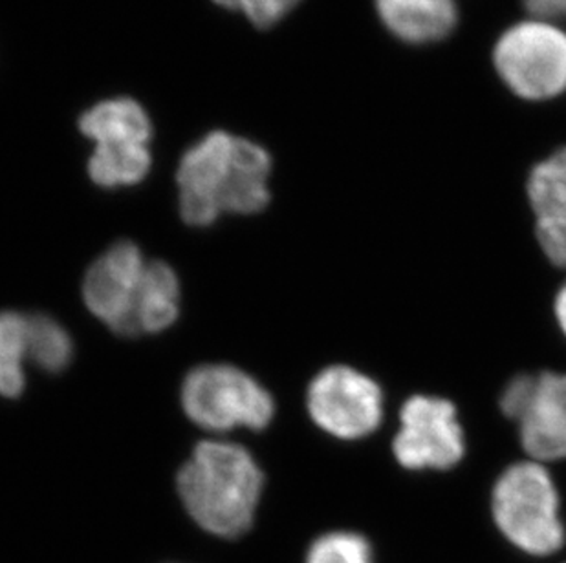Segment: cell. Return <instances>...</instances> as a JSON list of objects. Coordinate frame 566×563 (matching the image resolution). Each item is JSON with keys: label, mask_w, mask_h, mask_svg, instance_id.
Here are the masks:
<instances>
[{"label": "cell", "mask_w": 566, "mask_h": 563, "mask_svg": "<svg viewBox=\"0 0 566 563\" xmlns=\"http://www.w3.org/2000/svg\"><path fill=\"white\" fill-rule=\"evenodd\" d=\"M493 59L515 96L545 102L566 91V33L554 22H518L501 35Z\"/></svg>", "instance_id": "8992f818"}, {"label": "cell", "mask_w": 566, "mask_h": 563, "mask_svg": "<svg viewBox=\"0 0 566 563\" xmlns=\"http://www.w3.org/2000/svg\"><path fill=\"white\" fill-rule=\"evenodd\" d=\"M556 319L557 325L562 328L563 333L566 336V282L565 286L559 289L556 297Z\"/></svg>", "instance_id": "ffe728a7"}, {"label": "cell", "mask_w": 566, "mask_h": 563, "mask_svg": "<svg viewBox=\"0 0 566 563\" xmlns=\"http://www.w3.org/2000/svg\"><path fill=\"white\" fill-rule=\"evenodd\" d=\"M305 563H378L375 545L356 531H331L315 538Z\"/></svg>", "instance_id": "2e32d148"}, {"label": "cell", "mask_w": 566, "mask_h": 563, "mask_svg": "<svg viewBox=\"0 0 566 563\" xmlns=\"http://www.w3.org/2000/svg\"><path fill=\"white\" fill-rule=\"evenodd\" d=\"M28 359V317L0 314V395L17 397L24 390L22 361Z\"/></svg>", "instance_id": "4fadbf2b"}, {"label": "cell", "mask_w": 566, "mask_h": 563, "mask_svg": "<svg viewBox=\"0 0 566 563\" xmlns=\"http://www.w3.org/2000/svg\"><path fill=\"white\" fill-rule=\"evenodd\" d=\"M528 198L537 219L566 214V149L557 150L532 170Z\"/></svg>", "instance_id": "9a60e30c"}, {"label": "cell", "mask_w": 566, "mask_h": 563, "mask_svg": "<svg viewBox=\"0 0 566 563\" xmlns=\"http://www.w3.org/2000/svg\"><path fill=\"white\" fill-rule=\"evenodd\" d=\"M501 408L517 421L518 437L532 461L566 457V373L518 375L504 389Z\"/></svg>", "instance_id": "52a82bcc"}, {"label": "cell", "mask_w": 566, "mask_h": 563, "mask_svg": "<svg viewBox=\"0 0 566 563\" xmlns=\"http://www.w3.org/2000/svg\"><path fill=\"white\" fill-rule=\"evenodd\" d=\"M147 262L133 242H119L105 251L83 284L86 308L119 336H138L136 306Z\"/></svg>", "instance_id": "30bf717a"}, {"label": "cell", "mask_w": 566, "mask_h": 563, "mask_svg": "<svg viewBox=\"0 0 566 563\" xmlns=\"http://www.w3.org/2000/svg\"><path fill=\"white\" fill-rule=\"evenodd\" d=\"M177 273L164 262H149L145 267L142 291L136 306V331L138 333H158L169 328L178 317Z\"/></svg>", "instance_id": "7c38bea8"}, {"label": "cell", "mask_w": 566, "mask_h": 563, "mask_svg": "<svg viewBox=\"0 0 566 563\" xmlns=\"http://www.w3.org/2000/svg\"><path fill=\"white\" fill-rule=\"evenodd\" d=\"M262 485L252 454L233 443H200L178 474V495L192 520L228 540L250 531Z\"/></svg>", "instance_id": "7a4b0ae2"}, {"label": "cell", "mask_w": 566, "mask_h": 563, "mask_svg": "<svg viewBox=\"0 0 566 563\" xmlns=\"http://www.w3.org/2000/svg\"><path fill=\"white\" fill-rule=\"evenodd\" d=\"M182 404L192 423L213 432L239 426L262 431L275 415L272 395L248 373L226 364L192 370L184 381Z\"/></svg>", "instance_id": "5b68a950"}, {"label": "cell", "mask_w": 566, "mask_h": 563, "mask_svg": "<svg viewBox=\"0 0 566 563\" xmlns=\"http://www.w3.org/2000/svg\"><path fill=\"white\" fill-rule=\"evenodd\" d=\"M537 240L548 261L566 269V214L537 219Z\"/></svg>", "instance_id": "ac0fdd59"}, {"label": "cell", "mask_w": 566, "mask_h": 563, "mask_svg": "<svg viewBox=\"0 0 566 563\" xmlns=\"http://www.w3.org/2000/svg\"><path fill=\"white\" fill-rule=\"evenodd\" d=\"M272 158L261 145L228 132H211L184 155L178 167L180 214L208 227L222 213H261L270 202Z\"/></svg>", "instance_id": "6da1fadb"}, {"label": "cell", "mask_w": 566, "mask_h": 563, "mask_svg": "<svg viewBox=\"0 0 566 563\" xmlns=\"http://www.w3.org/2000/svg\"><path fill=\"white\" fill-rule=\"evenodd\" d=\"M74 353L72 339L49 315L28 317V359L44 372L60 373Z\"/></svg>", "instance_id": "5bb4252c"}, {"label": "cell", "mask_w": 566, "mask_h": 563, "mask_svg": "<svg viewBox=\"0 0 566 563\" xmlns=\"http://www.w3.org/2000/svg\"><path fill=\"white\" fill-rule=\"evenodd\" d=\"M492 520L517 553L534 560L554 559L566 548L562 500L541 463H515L492 492Z\"/></svg>", "instance_id": "3957f363"}, {"label": "cell", "mask_w": 566, "mask_h": 563, "mask_svg": "<svg viewBox=\"0 0 566 563\" xmlns=\"http://www.w3.org/2000/svg\"><path fill=\"white\" fill-rule=\"evenodd\" d=\"M81 132L96 144L88 161L92 181L105 189L136 185L150 169V119L133 99L103 102L80 121Z\"/></svg>", "instance_id": "277c9868"}, {"label": "cell", "mask_w": 566, "mask_h": 563, "mask_svg": "<svg viewBox=\"0 0 566 563\" xmlns=\"http://www.w3.org/2000/svg\"><path fill=\"white\" fill-rule=\"evenodd\" d=\"M563 563H566V562H563Z\"/></svg>", "instance_id": "44dd1931"}, {"label": "cell", "mask_w": 566, "mask_h": 563, "mask_svg": "<svg viewBox=\"0 0 566 563\" xmlns=\"http://www.w3.org/2000/svg\"><path fill=\"white\" fill-rule=\"evenodd\" d=\"M376 10L392 35L411 44L437 43L459 21L454 0H376Z\"/></svg>", "instance_id": "8fae6325"}, {"label": "cell", "mask_w": 566, "mask_h": 563, "mask_svg": "<svg viewBox=\"0 0 566 563\" xmlns=\"http://www.w3.org/2000/svg\"><path fill=\"white\" fill-rule=\"evenodd\" d=\"M306 406L321 431L361 439L384 419V395L369 375L348 367L326 368L311 383Z\"/></svg>", "instance_id": "ba28073f"}, {"label": "cell", "mask_w": 566, "mask_h": 563, "mask_svg": "<svg viewBox=\"0 0 566 563\" xmlns=\"http://www.w3.org/2000/svg\"><path fill=\"white\" fill-rule=\"evenodd\" d=\"M524 6L539 21H566V0H524Z\"/></svg>", "instance_id": "d6986e66"}, {"label": "cell", "mask_w": 566, "mask_h": 563, "mask_svg": "<svg viewBox=\"0 0 566 563\" xmlns=\"http://www.w3.org/2000/svg\"><path fill=\"white\" fill-rule=\"evenodd\" d=\"M228 10L241 11L256 28H270L289 15L301 0H213Z\"/></svg>", "instance_id": "e0dca14e"}, {"label": "cell", "mask_w": 566, "mask_h": 563, "mask_svg": "<svg viewBox=\"0 0 566 563\" xmlns=\"http://www.w3.org/2000/svg\"><path fill=\"white\" fill-rule=\"evenodd\" d=\"M396 461L409 470H446L464 457V432L448 399L415 395L401 406L392 442Z\"/></svg>", "instance_id": "9c48e42d"}]
</instances>
